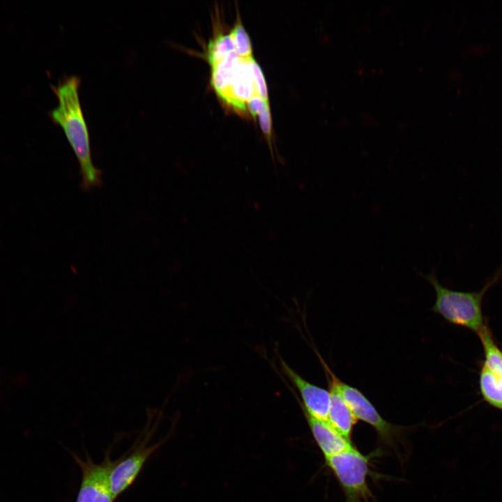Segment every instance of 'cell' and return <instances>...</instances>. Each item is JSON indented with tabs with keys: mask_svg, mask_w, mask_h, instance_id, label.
Returning a JSON list of instances; mask_svg holds the SVG:
<instances>
[{
	"mask_svg": "<svg viewBox=\"0 0 502 502\" xmlns=\"http://www.w3.org/2000/svg\"><path fill=\"white\" fill-rule=\"evenodd\" d=\"M80 78L66 76L52 86L58 99L51 112L54 121L61 126L79 165L81 188L89 190L100 188L102 172L93 163L89 128L79 100Z\"/></svg>",
	"mask_w": 502,
	"mask_h": 502,
	"instance_id": "6da1fadb",
	"label": "cell"
},
{
	"mask_svg": "<svg viewBox=\"0 0 502 502\" xmlns=\"http://www.w3.org/2000/svg\"><path fill=\"white\" fill-rule=\"evenodd\" d=\"M502 275V268L477 292L455 291L443 287L434 271L423 277L432 285L436 294L432 310L448 322L479 333L485 326L482 314V301L487 289L497 282Z\"/></svg>",
	"mask_w": 502,
	"mask_h": 502,
	"instance_id": "7a4b0ae2",
	"label": "cell"
},
{
	"mask_svg": "<svg viewBox=\"0 0 502 502\" xmlns=\"http://www.w3.org/2000/svg\"><path fill=\"white\" fill-rule=\"evenodd\" d=\"M376 451L364 455L354 446L325 458L344 494L346 502H367L372 496L367 484L370 459Z\"/></svg>",
	"mask_w": 502,
	"mask_h": 502,
	"instance_id": "3957f363",
	"label": "cell"
},
{
	"mask_svg": "<svg viewBox=\"0 0 502 502\" xmlns=\"http://www.w3.org/2000/svg\"><path fill=\"white\" fill-rule=\"evenodd\" d=\"M319 358L326 370L328 379L334 383L356 419L372 426L381 441L387 444H393L395 439L401 434L403 427L388 422L360 390L340 380L325 362Z\"/></svg>",
	"mask_w": 502,
	"mask_h": 502,
	"instance_id": "277c9868",
	"label": "cell"
},
{
	"mask_svg": "<svg viewBox=\"0 0 502 502\" xmlns=\"http://www.w3.org/2000/svg\"><path fill=\"white\" fill-rule=\"evenodd\" d=\"M82 471V481L76 502H114L110 489L109 473L113 464L107 455L101 464L90 457L85 460L73 455Z\"/></svg>",
	"mask_w": 502,
	"mask_h": 502,
	"instance_id": "5b68a950",
	"label": "cell"
},
{
	"mask_svg": "<svg viewBox=\"0 0 502 502\" xmlns=\"http://www.w3.org/2000/svg\"><path fill=\"white\" fill-rule=\"evenodd\" d=\"M161 443L147 446V441H143L127 456L113 462L109 473V484L115 499L132 485L149 457Z\"/></svg>",
	"mask_w": 502,
	"mask_h": 502,
	"instance_id": "8992f818",
	"label": "cell"
},
{
	"mask_svg": "<svg viewBox=\"0 0 502 502\" xmlns=\"http://www.w3.org/2000/svg\"><path fill=\"white\" fill-rule=\"evenodd\" d=\"M282 370L299 393L303 411L315 418L328 421L329 390L305 380L284 362H282Z\"/></svg>",
	"mask_w": 502,
	"mask_h": 502,
	"instance_id": "52a82bcc",
	"label": "cell"
},
{
	"mask_svg": "<svg viewBox=\"0 0 502 502\" xmlns=\"http://www.w3.org/2000/svg\"><path fill=\"white\" fill-rule=\"evenodd\" d=\"M303 413L313 438L325 458L353 446L351 441L335 429L328 421L315 418L304 411Z\"/></svg>",
	"mask_w": 502,
	"mask_h": 502,
	"instance_id": "ba28073f",
	"label": "cell"
},
{
	"mask_svg": "<svg viewBox=\"0 0 502 502\" xmlns=\"http://www.w3.org/2000/svg\"><path fill=\"white\" fill-rule=\"evenodd\" d=\"M250 59H241L231 86L222 98L235 109L242 112L246 110L245 102L256 95L250 66Z\"/></svg>",
	"mask_w": 502,
	"mask_h": 502,
	"instance_id": "9c48e42d",
	"label": "cell"
},
{
	"mask_svg": "<svg viewBox=\"0 0 502 502\" xmlns=\"http://www.w3.org/2000/svg\"><path fill=\"white\" fill-rule=\"evenodd\" d=\"M328 381L330 392L328 422L343 436L351 441L352 432L358 420L334 383L329 379Z\"/></svg>",
	"mask_w": 502,
	"mask_h": 502,
	"instance_id": "30bf717a",
	"label": "cell"
},
{
	"mask_svg": "<svg viewBox=\"0 0 502 502\" xmlns=\"http://www.w3.org/2000/svg\"><path fill=\"white\" fill-rule=\"evenodd\" d=\"M240 60L236 52L233 51L212 66L211 83L222 98L227 93L231 86Z\"/></svg>",
	"mask_w": 502,
	"mask_h": 502,
	"instance_id": "8fae6325",
	"label": "cell"
},
{
	"mask_svg": "<svg viewBox=\"0 0 502 502\" xmlns=\"http://www.w3.org/2000/svg\"><path fill=\"white\" fill-rule=\"evenodd\" d=\"M480 386L484 399L492 406L502 409V389L498 376L484 365L480 372Z\"/></svg>",
	"mask_w": 502,
	"mask_h": 502,
	"instance_id": "7c38bea8",
	"label": "cell"
},
{
	"mask_svg": "<svg viewBox=\"0 0 502 502\" xmlns=\"http://www.w3.org/2000/svg\"><path fill=\"white\" fill-rule=\"evenodd\" d=\"M485 354V364L499 376H502V351L494 343L488 328L485 326L478 333Z\"/></svg>",
	"mask_w": 502,
	"mask_h": 502,
	"instance_id": "4fadbf2b",
	"label": "cell"
},
{
	"mask_svg": "<svg viewBox=\"0 0 502 502\" xmlns=\"http://www.w3.org/2000/svg\"><path fill=\"white\" fill-rule=\"evenodd\" d=\"M233 51L235 48L229 33L220 34L209 43L207 59L212 67Z\"/></svg>",
	"mask_w": 502,
	"mask_h": 502,
	"instance_id": "5bb4252c",
	"label": "cell"
},
{
	"mask_svg": "<svg viewBox=\"0 0 502 502\" xmlns=\"http://www.w3.org/2000/svg\"><path fill=\"white\" fill-rule=\"evenodd\" d=\"M233 40L235 52L241 59L252 58V45L249 36L241 21L236 23L229 33Z\"/></svg>",
	"mask_w": 502,
	"mask_h": 502,
	"instance_id": "9a60e30c",
	"label": "cell"
},
{
	"mask_svg": "<svg viewBox=\"0 0 502 502\" xmlns=\"http://www.w3.org/2000/svg\"><path fill=\"white\" fill-rule=\"evenodd\" d=\"M250 66L254 81L256 95L268 102L266 83L259 66L253 58L250 59Z\"/></svg>",
	"mask_w": 502,
	"mask_h": 502,
	"instance_id": "2e32d148",
	"label": "cell"
},
{
	"mask_svg": "<svg viewBox=\"0 0 502 502\" xmlns=\"http://www.w3.org/2000/svg\"><path fill=\"white\" fill-rule=\"evenodd\" d=\"M258 118L261 129L266 137L270 151L273 157L274 154L272 145V122L269 107H267L260 114H259Z\"/></svg>",
	"mask_w": 502,
	"mask_h": 502,
	"instance_id": "e0dca14e",
	"label": "cell"
},
{
	"mask_svg": "<svg viewBox=\"0 0 502 502\" xmlns=\"http://www.w3.org/2000/svg\"><path fill=\"white\" fill-rule=\"evenodd\" d=\"M267 107H269L268 102L257 95H254L247 101V107L252 116L258 115Z\"/></svg>",
	"mask_w": 502,
	"mask_h": 502,
	"instance_id": "ac0fdd59",
	"label": "cell"
},
{
	"mask_svg": "<svg viewBox=\"0 0 502 502\" xmlns=\"http://www.w3.org/2000/svg\"><path fill=\"white\" fill-rule=\"evenodd\" d=\"M498 380H499V385H500V387H501V389H502V376H498Z\"/></svg>",
	"mask_w": 502,
	"mask_h": 502,
	"instance_id": "d6986e66",
	"label": "cell"
}]
</instances>
